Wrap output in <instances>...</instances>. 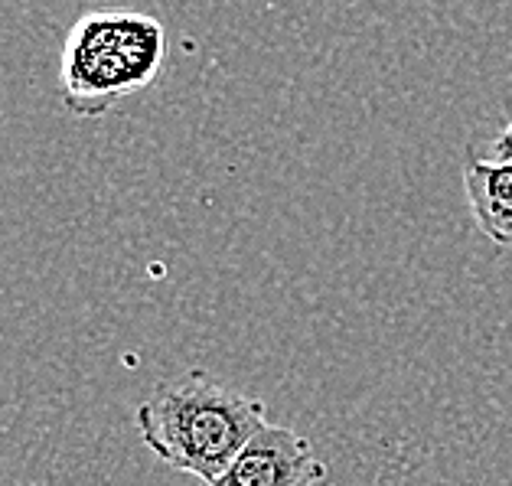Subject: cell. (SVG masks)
Masks as SVG:
<instances>
[{
  "label": "cell",
  "mask_w": 512,
  "mask_h": 486,
  "mask_svg": "<svg viewBox=\"0 0 512 486\" xmlns=\"http://www.w3.org/2000/svg\"><path fill=\"white\" fill-rule=\"evenodd\" d=\"M323 480L327 464L310 441L268 421L212 486H320Z\"/></svg>",
  "instance_id": "cell-3"
},
{
  "label": "cell",
  "mask_w": 512,
  "mask_h": 486,
  "mask_svg": "<svg viewBox=\"0 0 512 486\" xmlns=\"http://www.w3.org/2000/svg\"><path fill=\"white\" fill-rule=\"evenodd\" d=\"M167 56L164 23L137 10H89L66 36L59 95L76 118H102L154 85Z\"/></svg>",
  "instance_id": "cell-2"
},
{
  "label": "cell",
  "mask_w": 512,
  "mask_h": 486,
  "mask_svg": "<svg viewBox=\"0 0 512 486\" xmlns=\"http://www.w3.org/2000/svg\"><path fill=\"white\" fill-rule=\"evenodd\" d=\"M480 160H512V121L486 141V154Z\"/></svg>",
  "instance_id": "cell-5"
},
{
  "label": "cell",
  "mask_w": 512,
  "mask_h": 486,
  "mask_svg": "<svg viewBox=\"0 0 512 486\" xmlns=\"http://www.w3.org/2000/svg\"><path fill=\"white\" fill-rule=\"evenodd\" d=\"M470 213L496 245H512V160L470 157L464 167Z\"/></svg>",
  "instance_id": "cell-4"
},
{
  "label": "cell",
  "mask_w": 512,
  "mask_h": 486,
  "mask_svg": "<svg viewBox=\"0 0 512 486\" xmlns=\"http://www.w3.org/2000/svg\"><path fill=\"white\" fill-rule=\"evenodd\" d=\"M134 425L147 451L170 470L216 483L242 454V447L268 425L261 398L190 369L154 385L134 411Z\"/></svg>",
  "instance_id": "cell-1"
}]
</instances>
